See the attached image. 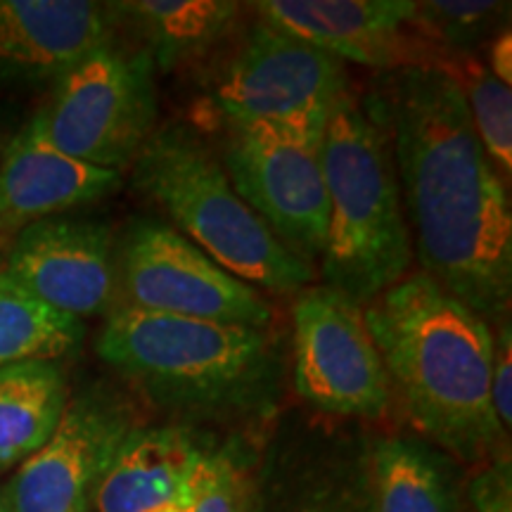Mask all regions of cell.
<instances>
[{
    "instance_id": "obj_13",
    "label": "cell",
    "mask_w": 512,
    "mask_h": 512,
    "mask_svg": "<svg viewBox=\"0 0 512 512\" xmlns=\"http://www.w3.org/2000/svg\"><path fill=\"white\" fill-rule=\"evenodd\" d=\"M3 271L74 318L98 316L117 290V249L105 223L43 219L22 228Z\"/></svg>"
},
{
    "instance_id": "obj_22",
    "label": "cell",
    "mask_w": 512,
    "mask_h": 512,
    "mask_svg": "<svg viewBox=\"0 0 512 512\" xmlns=\"http://www.w3.org/2000/svg\"><path fill=\"white\" fill-rule=\"evenodd\" d=\"M508 3L496 0H427L415 3L413 29L446 53H460L508 15Z\"/></svg>"
},
{
    "instance_id": "obj_19",
    "label": "cell",
    "mask_w": 512,
    "mask_h": 512,
    "mask_svg": "<svg viewBox=\"0 0 512 512\" xmlns=\"http://www.w3.org/2000/svg\"><path fill=\"white\" fill-rule=\"evenodd\" d=\"M375 512H458V494L437 453L408 439H384L373 453Z\"/></svg>"
},
{
    "instance_id": "obj_26",
    "label": "cell",
    "mask_w": 512,
    "mask_h": 512,
    "mask_svg": "<svg viewBox=\"0 0 512 512\" xmlns=\"http://www.w3.org/2000/svg\"><path fill=\"white\" fill-rule=\"evenodd\" d=\"M489 72L496 76L498 81L510 86L512 83V34L510 29L501 31L496 36V41L491 43V55H489Z\"/></svg>"
},
{
    "instance_id": "obj_24",
    "label": "cell",
    "mask_w": 512,
    "mask_h": 512,
    "mask_svg": "<svg viewBox=\"0 0 512 512\" xmlns=\"http://www.w3.org/2000/svg\"><path fill=\"white\" fill-rule=\"evenodd\" d=\"M491 406L498 427L508 434L512 422V335L505 320L494 339V366H491Z\"/></svg>"
},
{
    "instance_id": "obj_5",
    "label": "cell",
    "mask_w": 512,
    "mask_h": 512,
    "mask_svg": "<svg viewBox=\"0 0 512 512\" xmlns=\"http://www.w3.org/2000/svg\"><path fill=\"white\" fill-rule=\"evenodd\" d=\"M133 181L166 211L178 233L216 264L271 292L311 285V264L294 256L235 192L219 157L183 128L152 133Z\"/></svg>"
},
{
    "instance_id": "obj_28",
    "label": "cell",
    "mask_w": 512,
    "mask_h": 512,
    "mask_svg": "<svg viewBox=\"0 0 512 512\" xmlns=\"http://www.w3.org/2000/svg\"><path fill=\"white\" fill-rule=\"evenodd\" d=\"M304 512H330V510H304Z\"/></svg>"
},
{
    "instance_id": "obj_7",
    "label": "cell",
    "mask_w": 512,
    "mask_h": 512,
    "mask_svg": "<svg viewBox=\"0 0 512 512\" xmlns=\"http://www.w3.org/2000/svg\"><path fill=\"white\" fill-rule=\"evenodd\" d=\"M351 91L344 62L261 19L216 79L226 121H252L323 138L337 102Z\"/></svg>"
},
{
    "instance_id": "obj_16",
    "label": "cell",
    "mask_w": 512,
    "mask_h": 512,
    "mask_svg": "<svg viewBox=\"0 0 512 512\" xmlns=\"http://www.w3.org/2000/svg\"><path fill=\"white\" fill-rule=\"evenodd\" d=\"M200 453L178 430L131 432L98 482V512H147L174 501Z\"/></svg>"
},
{
    "instance_id": "obj_4",
    "label": "cell",
    "mask_w": 512,
    "mask_h": 512,
    "mask_svg": "<svg viewBox=\"0 0 512 512\" xmlns=\"http://www.w3.org/2000/svg\"><path fill=\"white\" fill-rule=\"evenodd\" d=\"M98 354L171 406H249L264 399L275 380V354L264 330L131 306L107 318Z\"/></svg>"
},
{
    "instance_id": "obj_18",
    "label": "cell",
    "mask_w": 512,
    "mask_h": 512,
    "mask_svg": "<svg viewBox=\"0 0 512 512\" xmlns=\"http://www.w3.org/2000/svg\"><path fill=\"white\" fill-rule=\"evenodd\" d=\"M110 10L131 17L150 41L152 60L176 64L197 57L226 34L240 5L230 0H136Z\"/></svg>"
},
{
    "instance_id": "obj_9",
    "label": "cell",
    "mask_w": 512,
    "mask_h": 512,
    "mask_svg": "<svg viewBox=\"0 0 512 512\" xmlns=\"http://www.w3.org/2000/svg\"><path fill=\"white\" fill-rule=\"evenodd\" d=\"M117 275L131 309L266 330L271 304L183 238L174 226L138 221L121 242Z\"/></svg>"
},
{
    "instance_id": "obj_25",
    "label": "cell",
    "mask_w": 512,
    "mask_h": 512,
    "mask_svg": "<svg viewBox=\"0 0 512 512\" xmlns=\"http://www.w3.org/2000/svg\"><path fill=\"white\" fill-rule=\"evenodd\" d=\"M472 501L477 512H512V486L508 458H496L489 470L477 477L472 486Z\"/></svg>"
},
{
    "instance_id": "obj_1",
    "label": "cell",
    "mask_w": 512,
    "mask_h": 512,
    "mask_svg": "<svg viewBox=\"0 0 512 512\" xmlns=\"http://www.w3.org/2000/svg\"><path fill=\"white\" fill-rule=\"evenodd\" d=\"M389 86L382 110L422 273L486 325L503 323L512 297V211L463 93L441 69H403Z\"/></svg>"
},
{
    "instance_id": "obj_27",
    "label": "cell",
    "mask_w": 512,
    "mask_h": 512,
    "mask_svg": "<svg viewBox=\"0 0 512 512\" xmlns=\"http://www.w3.org/2000/svg\"><path fill=\"white\" fill-rule=\"evenodd\" d=\"M190 482V479H188ZM188 486H185V491L178 498H174V501H169V503H164V505H159V508H155V510H147V512H188Z\"/></svg>"
},
{
    "instance_id": "obj_8",
    "label": "cell",
    "mask_w": 512,
    "mask_h": 512,
    "mask_svg": "<svg viewBox=\"0 0 512 512\" xmlns=\"http://www.w3.org/2000/svg\"><path fill=\"white\" fill-rule=\"evenodd\" d=\"M223 169L249 209L294 256L311 264L328 238L320 140L287 128L226 121Z\"/></svg>"
},
{
    "instance_id": "obj_10",
    "label": "cell",
    "mask_w": 512,
    "mask_h": 512,
    "mask_svg": "<svg viewBox=\"0 0 512 512\" xmlns=\"http://www.w3.org/2000/svg\"><path fill=\"white\" fill-rule=\"evenodd\" d=\"M294 302V382L311 406L351 418H382L389 377L363 306L328 285L304 287Z\"/></svg>"
},
{
    "instance_id": "obj_17",
    "label": "cell",
    "mask_w": 512,
    "mask_h": 512,
    "mask_svg": "<svg viewBox=\"0 0 512 512\" xmlns=\"http://www.w3.org/2000/svg\"><path fill=\"white\" fill-rule=\"evenodd\" d=\"M67 411V380L57 361L0 368V470L24 463L53 437Z\"/></svg>"
},
{
    "instance_id": "obj_29",
    "label": "cell",
    "mask_w": 512,
    "mask_h": 512,
    "mask_svg": "<svg viewBox=\"0 0 512 512\" xmlns=\"http://www.w3.org/2000/svg\"><path fill=\"white\" fill-rule=\"evenodd\" d=\"M76 512H86V508H81V510H76Z\"/></svg>"
},
{
    "instance_id": "obj_20",
    "label": "cell",
    "mask_w": 512,
    "mask_h": 512,
    "mask_svg": "<svg viewBox=\"0 0 512 512\" xmlns=\"http://www.w3.org/2000/svg\"><path fill=\"white\" fill-rule=\"evenodd\" d=\"M86 325L24 290L0 268V368L57 361L79 349Z\"/></svg>"
},
{
    "instance_id": "obj_2",
    "label": "cell",
    "mask_w": 512,
    "mask_h": 512,
    "mask_svg": "<svg viewBox=\"0 0 512 512\" xmlns=\"http://www.w3.org/2000/svg\"><path fill=\"white\" fill-rule=\"evenodd\" d=\"M389 384L413 425L460 460L503 446L491 406L494 335L430 275H406L363 304Z\"/></svg>"
},
{
    "instance_id": "obj_12",
    "label": "cell",
    "mask_w": 512,
    "mask_h": 512,
    "mask_svg": "<svg viewBox=\"0 0 512 512\" xmlns=\"http://www.w3.org/2000/svg\"><path fill=\"white\" fill-rule=\"evenodd\" d=\"M124 408L105 399H79L29 456L0 494L5 512H76L128 439Z\"/></svg>"
},
{
    "instance_id": "obj_15",
    "label": "cell",
    "mask_w": 512,
    "mask_h": 512,
    "mask_svg": "<svg viewBox=\"0 0 512 512\" xmlns=\"http://www.w3.org/2000/svg\"><path fill=\"white\" fill-rule=\"evenodd\" d=\"M119 171L76 162L46 143L31 124L0 162V235L95 202L117 188Z\"/></svg>"
},
{
    "instance_id": "obj_3",
    "label": "cell",
    "mask_w": 512,
    "mask_h": 512,
    "mask_svg": "<svg viewBox=\"0 0 512 512\" xmlns=\"http://www.w3.org/2000/svg\"><path fill=\"white\" fill-rule=\"evenodd\" d=\"M320 157L328 190L325 285L363 306L406 278L413 261L382 102L366 107L351 91L344 95L325 124Z\"/></svg>"
},
{
    "instance_id": "obj_30",
    "label": "cell",
    "mask_w": 512,
    "mask_h": 512,
    "mask_svg": "<svg viewBox=\"0 0 512 512\" xmlns=\"http://www.w3.org/2000/svg\"><path fill=\"white\" fill-rule=\"evenodd\" d=\"M0 512H5V508H3V505H0Z\"/></svg>"
},
{
    "instance_id": "obj_21",
    "label": "cell",
    "mask_w": 512,
    "mask_h": 512,
    "mask_svg": "<svg viewBox=\"0 0 512 512\" xmlns=\"http://www.w3.org/2000/svg\"><path fill=\"white\" fill-rule=\"evenodd\" d=\"M458 83L472 128L491 162L505 176L512 171V91L489 72V67L467 53H453L441 69Z\"/></svg>"
},
{
    "instance_id": "obj_23",
    "label": "cell",
    "mask_w": 512,
    "mask_h": 512,
    "mask_svg": "<svg viewBox=\"0 0 512 512\" xmlns=\"http://www.w3.org/2000/svg\"><path fill=\"white\" fill-rule=\"evenodd\" d=\"M252 486L233 453H200L188 482V512H247Z\"/></svg>"
},
{
    "instance_id": "obj_6",
    "label": "cell",
    "mask_w": 512,
    "mask_h": 512,
    "mask_svg": "<svg viewBox=\"0 0 512 512\" xmlns=\"http://www.w3.org/2000/svg\"><path fill=\"white\" fill-rule=\"evenodd\" d=\"M152 62L150 50L110 41L57 79L48 105L29 124L62 155L121 174L155 133Z\"/></svg>"
},
{
    "instance_id": "obj_11",
    "label": "cell",
    "mask_w": 512,
    "mask_h": 512,
    "mask_svg": "<svg viewBox=\"0 0 512 512\" xmlns=\"http://www.w3.org/2000/svg\"><path fill=\"white\" fill-rule=\"evenodd\" d=\"M261 19L342 62L377 69H444L446 53L413 29L411 0H266Z\"/></svg>"
},
{
    "instance_id": "obj_14",
    "label": "cell",
    "mask_w": 512,
    "mask_h": 512,
    "mask_svg": "<svg viewBox=\"0 0 512 512\" xmlns=\"http://www.w3.org/2000/svg\"><path fill=\"white\" fill-rule=\"evenodd\" d=\"M110 15L88 0H0V74L60 79L112 41Z\"/></svg>"
}]
</instances>
